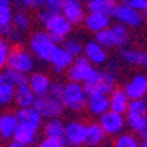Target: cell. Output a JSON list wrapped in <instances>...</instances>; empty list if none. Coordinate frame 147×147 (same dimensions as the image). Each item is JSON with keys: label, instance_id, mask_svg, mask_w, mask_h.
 Segmentation results:
<instances>
[{"label": "cell", "instance_id": "836d02e7", "mask_svg": "<svg viewBox=\"0 0 147 147\" xmlns=\"http://www.w3.org/2000/svg\"><path fill=\"white\" fill-rule=\"evenodd\" d=\"M94 40L99 43L100 46H103L105 49H110L115 47V40H113V34L110 31V28H105L99 32H96Z\"/></svg>", "mask_w": 147, "mask_h": 147}, {"label": "cell", "instance_id": "c3c4849f", "mask_svg": "<svg viewBox=\"0 0 147 147\" xmlns=\"http://www.w3.org/2000/svg\"><path fill=\"white\" fill-rule=\"evenodd\" d=\"M65 147H72V146H68V144H65Z\"/></svg>", "mask_w": 147, "mask_h": 147}, {"label": "cell", "instance_id": "d6986e66", "mask_svg": "<svg viewBox=\"0 0 147 147\" xmlns=\"http://www.w3.org/2000/svg\"><path fill=\"white\" fill-rule=\"evenodd\" d=\"M129 100L124 88H113L109 93V109L118 113H125Z\"/></svg>", "mask_w": 147, "mask_h": 147}, {"label": "cell", "instance_id": "4fadbf2b", "mask_svg": "<svg viewBox=\"0 0 147 147\" xmlns=\"http://www.w3.org/2000/svg\"><path fill=\"white\" fill-rule=\"evenodd\" d=\"M82 56L85 59H88V62H91L94 66H100L107 62V52L103 46H100L96 40L87 41L84 44L82 49Z\"/></svg>", "mask_w": 147, "mask_h": 147}, {"label": "cell", "instance_id": "4dcf8cb0", "mask_svg": "<svg viewBox=\"0 0 147 147\" xmlns=\"http://www.w3.org/2000/svg\"><path fill=\"white\" fill-rule=\"evenodd\" d=\"M115 147H140V140L129 132H121L116 136Z\"/></svg>", "mask_w": 147, "mask_h": 147}, {"label": "cell", "instance_id": "2e32d148", "mask_svg": "<svg viewBox=\"0 0 147 147\" xmlns=\"http://www.w3.org/2000/svg\"><path fill=\"white\" fill-rule=\"evenodd\" d=\"M85 107L94 116L103 115L106 110H109V94L105 93H90L87 94Z\"/></svg>", "mask_w": 147, "mask_h": 147}, {"label": "cell", "instance_id": "1f68e13d", "mask_svg": "<svg viewBox=\"0 0 147 147\" xmlns=\"http://www.w3.org/2000/svg\"><path fill=\"white\" fill-rule=\"evenodd\" d=\"M3 74L6 75V78L12 82L16 87V85H21V84H27L28 82V77H27V74H22L19 71H15V69H12V68H7L5 66L3 68Z\"/></svg>", "mask_w": 147, "mask_h": 147}, {"label": "cell", "instance_id": "ffe728a7", "mask_svg": "<svg viewBox=\"0 0 147 147\" xmlns=\"http://www.w3.org/2000/svg\"><path fill=\"white\" fill-rule=\"evenodd\" d=\"M50 78L43 72H34L28 77V85L32 90V93L38 97V96H44L49 93V87H50Z\"/></svg>", "mask_w": 147, "mask_h": 147}, {"label": "cell", "instance_id": "7402d4cb", "mask_svg": "<svg viewBox=\"0 0 147 147\" xmlns=\"http://www.w3.org/2000/svg\"><path fill=\"white\" fill-rule=\"evenodd\" d=\"M35 94L30 88L28 84H21L15 87V96H13V102L16 103L18 107H28L34 105L35 100Z\"/></svg>", "mask_w": 147, "mask_h": 147}, {"label": "cell", "instance_id": "f546056e", "mask_svg": "<svg viewBox=\"0 0 147 147\" xmlns=\"http://www.w3.org/2000/svg\"><path fill=\"white\" fill-rule=\"evenodd\" d=\"M119 56L128 65H140L141 66V59H143L141 50H136V49H122L119 52Z\"/></svg>", "mask_w": 147, "mask_h": 147}, {"label": "cell", "instance_id": "484cf974", "mask_svg": "<svg viewBox=\"0 0 147 147\" xmlns=\"http://www.w3.org/2000/svg\"><path fill=\"white\" fill-rule=\"evenodd\" d=\"M12 18L13 10L10 0H0V34H5L12 27Z\"/></svg>", "mask_w": 147, "mask_h": 147}, {"label": "cell", "instance_id": "cb8c5ba5", "mask_svg": "<svg viewBox=\"0 0 147 147\" xmlns=\"http://www.w3.org/2000/svg\"><path fill=\"white\" fill-rule=\"evenodd\" d=\"M43 132L46 137H52V138H59L63 140V134H65V124L59 118H50L46 121V124L43 125Z\"/></svg>", "mask_w": 147, "mask_h": 147}, {"label": "cell", "instance_id": "6da1fadb", "mask_svg": "<svg viewBox=\"0 0 147 147\" xmlns=\"http://www.w3.org/2000/svg\"><path fill=\"white\" fill-rule=\"evenodd\" d=\"M66 72L71 81L81 82L82 85L94 84L102 75V71L97 69L91 62H88V59H85L82 55L74 57L72 63Z\"/></svg>", "mask_w": 147, "mask_h": 147}, {"label": "cell", "instance_id": "f6af8a7d", "mask_svg": "<svg viewBox=\"0 0 147 147\" xmlns=\"http://www.w3.org/2000/svg\"><path fill=\"white\" fill-rule=\"evenodd\" d=\"M141 66H147V52H143V59H141Z\"/></svg>", "mask_w": 147, "mask_h": 147}, {"label": "cell", "instance_id": "7c38bea8", "mask_svg": "<svg viewBox=\"0 0 147 147\" xmlns=\"http://www.w3.org/2000/svg\"><path fill=\"white\" fill-rule=\"evenodd\" d=\"M72 60H74V56L66 50V49L63 46L56 44L55 50L52 52L50 57H49V63H50V66L55 72L60 74V72L68 71V68L72 63Z\"/></svg>", "mask_w": 147, "mask_h": 147}, {"label": "cell", "instance_id": "83f0119b", "mask_svg": "<svg viewBox=\"0 0 147 147\" xmlns=\"http://www.w3.org/2000/svg\"><path fill=\"white\" fill-rule=\"evenodd\" d=\"M116 6V0H87L88 12H99V13L112 15V10Z\"/></svg>", "mask_w": 147, "mask_h": 147}, {"label": "cell", "instance_id": "74e56055", "mask_svg": "<svg viewBox=\"0 0 147 147\" xmlns=\"http://www.w3.org/2000/svg\"><path fill=\"white\" fill-rule=\"evenodd\" d=\"M3 35L6 37V40H7L9 43H10V41H12V43H19V41L22 40V32H21L19 30H16L13 25H12Z\"/></svg>", "mask_w": 147, "mask_h": 147}, {"label": "cell", "instance_id": "9a60e30c", "mask_svg": "<svg viewBox=\"0 0 147 147\" xmlns=\"http://www.w3.org/2000/svg\"><path fill=\"white\" fill-rule=\"evenodd\" d=\"M129 99H144L147 96V77L143 74L134 75L124 87Z\"/></svg>", "mask_w": 147, "mask_h": 147}, {"label": "cell", "instance_id": "ba28073f", "mask_svg": "<svg viewBox=\"0 0 147 147\" xmlns=\"http://www.w3.org/2000/svg\"><path fill=\"white\" fill-rule=\"evenodd\" d=\"M110 16H112L116 22L124 24L128 28H138L144 21L143 12L136 10V9H132V7L124 5V3H116V6L112 10V15Z\"/></svg>", "mask_w": 147, "mask_h": 147}, {"label": "cell", "instance_id": "b9f144b4", "mask_svg": "<svg viewBox=\"0 0 147 147\" xmlns=\"http://www.w3.org/2000/svg\"><path fill=\"white\" fill-rule=\"evenodd\" d=\"M24 7H35L40 9L43 6V0H18Z\"/></svg>", "mask_w": 147, "mask_h": 147}, {"label": "cell", "instance_id": "681fc988", "mask_svg": "<svg viewBox=\"0 0 147 147\" xmlns=\"http://www.w3.org/2000/svg\"><path fill=\"white\" fill-rule=\"evenodd\" d=\"M146 113H147V110H146Z\"/></svg>", "mask_w": 147, "mask_h": 147}, {"label": "cell", "instance_id": "52a82bcc", "mask_svg": "<svg viewBox=\"0 0 147 147\" xmlns=\"http://www.w3.org/2000/svg\"><path fill=\"white\" fill-rule=\"evenodd\" d=\"M146 110H147V103L144 99H131L129 100L127 112L124 115H125L127 125L134 132H137L141 128L143 122L146 121V118H147Z\"/></svg>", "mask_w": 147, "mask_h": 147}, {"label": "cell", "instance_id": "603a6c76", "mask_svg": "<svg viewBox=\"0 0 147 147\" xmlns=\"http://www.w3.org/2000/svg\"><path fill=\"white\" fill-rule=\"evenodd\" d=\"M18 124L19 122H18V118H16L15 113L6 112L3 115H0V137H2L3 140L12 138Z\"/></svg>", "mask_w": 147, "mask_h": 147}, {"label": "cell", "instance_id": "60d3db41", "mask_svg": "<svg viewBox=\"0 0 147 147\" xmlns=\"http://www.w3.org/2000/svg\"><path fill=\"white\" fill-rule=\"evenodd\" d=\"M62 90H63V84H62V82L52 81V82H50V87H49V94L53 96V97H57V99H60Z\"/></svg>", "mask_w": 147, "mask_h": 147}, {"label": "cell", "instance_id": "ab89813d", "mask_svg": "<svg viewBox=\"0 0 147 147\" xmlns=\"http://www.w3.org/2000/svg\"><path fill=\"white\" fill-rule=\"evenodd\" d=\"M60 5L62 0H43V9H47L49 12H60Z\"/></svg>", "mask_w": 147, "mask_h": 147}, {"label": "cell", "instance_id": "7dc6e473", "mask_svg": "<svg viewBox=\"0 0 147 147\" xmlns=\"http://www.w3.org/2000/svg\"><path fill=\"white\" fill-rule=\"evenodd\" d=\"M143 16H144V18L147 19V6H146V9L143 10Z\"/></svg>", "mask_w": 147, "mask_h": 147}, {"label": "cell", "instance_id": "f1b7e54d", "mask_svg": "<svg viewBox=\"0 0 147 147\" xmlns=\"http://www.w3.org/2000/svg\"><path fill=\"white\" fill-rule=\"evenodd\" d=\"M110 31L113 34V40H115V47H124L129 41V31L128 27H125L124 24H113L109 27Z\"/></svg>", "mask_w": 147, "mask_h": 147}, {"label": "cell", "instance_id": "3957f363", "mask_svg": "<svg viewBox=\"0 0 147 147\" xmlns=\"http://www.w3.org/2000/svg\"><path fill=\"white\" fill-rule=\"evenodd\" d=\"M44 31L52 37L56 43L63 41L72 31V24L60 13V12H50L46 21L43 22Z\"/></svg>", "mask_w": 147, "mask_h": 147}, {"label": "cell", "instance_id": "7a4b0ae2", "mask_svg": "<svg viewBox=\"0 0 147 147\" xmlns=\"http://www.w3.org/2000/svg\"><path fill=\"white\" fill-rule=\"evenodd\" d=\"M60 102L65 109H69L72 112H80L85 107L87 102V91L84 85L77 81H68L63 84V90L60 94Z\"/></svg>", "mask_w": 147, "mask_h": 147}, {"label": "cell", "instance_id": "5b68a950", "mask_svg": "<svg viewBox=\"0 0 147 147\" xmlns=\"http://www.w3.org/2000/svg\"><path fill=\"white\" fill-rule=\"evenodd\" d=\"M34 56L30 50L24 47H12L10 53L7 56L6 66L15 71H19L22 74H30L34 69Z\"/></svg>", "mask_w": 147, "mask_h": 147}, {"label": "cell", "instance_id": "277c9868", "mask_svg": "<svg viewBox=\"0 0 147 147\" xmlns=\"http://www.w3.org/2000/svg\"><path fill=\"white\" fill-rule=\"evenodd\" d=\"M56 41L49 35L46 31H35L32 32V35L30 37L28 41V47L30 52L32 53V56L35 59H40L43 62H49L52 52L56 47Z\"/></svg>", "mask_w": 147, "mask_h": 147}, {"label": "cell", "instance_id": "44dd1931", "mask_svg": "<svg viewBox=\"0 0 147 147\" xmlns=\"http://www.w3.org/2000/svg\"><path fill=\"white\" fill-rule=\"evenodd\" d=\"M37 136H38V129L27 127V125H22V124H18L13 136H12V140H15V141H18L24 146L30 147L37 141Z\"/></svg>", "mask_w": 147, "mask_h": 147}, {"label": "cell", "instance_id": "bcb514c9", "mask_svg": "<svg viewBox=\"0 0 147 147\" xmlns=\"http://www.w3.org/2000/svg\"><path fill=\"white\" fill-rule=\"evenodd\" d=\"M140 147H147V140H140Z\"/></svg>", "mask_w": 147, "mask_h": 147}, {"label": "cell", "instance_id": "8fae6325", "mask_svg": "<svg viewBox=\"0 0 147 147\" xmlns=\"http://www.w3.org/2000/svg\"><path fill=\"white\" fill-rule=\"evenodd\" d=\"M60 13H62L72 25L82 24L85 16V7L81 3V0H62L60 5Z\"/></svg>", "mask_w": 147, "mask_h": 147}, {"label": "cell", "instance_id": "ac0fdd59", "mask_svg": "<svg viewBox=\"0 0 147 147\" xmlns=\"http://www.w3.org/2000/svg\"><path fill=\"white\" fill-rule=\"evenodd\" d=\"M82 24L88 31H93L96 34L110 27V15L99 13V12H88V13H85Z\"/></svg>", "mask_w": 147, "mask_h": 147}, {"label": "cell", "instance_id": "7bdbcfd3", "mask_svg": "<svg viewBox=\"0 0 147 147\" xmlns=\"http://www.w3.org/2000/svg\"><path fill=\"white\" fill-rule=\"evenodd\" d=\"M137 134H138L140 140H147V118H146V121L143 122L141 128L137 131Z\"/></svg>", "mask_w": 147, "mask_h": 147}, {"label": "cell", "instance_id": "e0dca14e", "mask_svg": "<svg viewBox=\"0 0 147 147\" xmlns=\"http://www.w3.org/2000/svg\"><path fill=\"white\" fill-rule=\"evenodd\" d=\"M18 122L22 125H27L31 128L38 129L43 124V116L37 112V109L34 106H28V107H18V110L15 112Z\"/></svg>", "mask_w": 147, "mask_h": 147}, {"label": "cell", "instance_id": "ee69618b", "mask_svg": "<svg viewBox=\"0 0 147 147\" xmlns=\"http://www.w3.org/2000/svg\"><path fill=\"white\" fill-rule=\"evenodd\" d=\"M6 147H27V146H24V144H21V143H18L15 140H12V141H9L6 144Z\"/></svg>", "mask_w": 147, "mask_h": 147}, {"label": "cell", "instance_id": "f35d334b", "mask_svg": "<svg viewBox=\"0 0 147 147\" xmlns=\"http://www.w3.org/2000/svg\"><path fill=\"white\" fill-rule=\"evenodd\" d=\"M119 2L132 7V9H136V10H140V12H143L147 6V0H119Z\"/></svg>", "mask_w": 147, "mask_h": 147}, {"label": "cell", "instance_id": "4316f807", "mask_svg": "<svg viewBox=\"0 0 147 147\" xmlns=\"http://www.w3.org/2000/svg\"><path fill=\"white\" fill-rule=\"evenodd\" d=\"M105 137L106 134L105 131L102 129V127L97 124H88L87 125V136H85V144H88L91 147H96V146H100L103 141H105Z\"/></svg>", "mask_w": 147, "mask_h": 147}, {"label": "cell", "instance_id": "d4e9b609", "mask_svg": "<svg viewBox=\"0 0 147 147\" xmlns=\"http://www.w3.org/2000/svg\"><path fill=\"white\" fill-rule=\"evenodd\" d=\"M15 85L12 84L3 72H0V106H7L13 102Z\"/></svg>", "mask_w": 147, "mask_h": 147}, {"label": "cell", "instance_id": "9c48e42d", "mask_svg": "<svg viewBox=\"0 0 147 147\" xmlns=\"http://www.w3.org/2000/svg\"><path fill=\"white\" fill-rule=\"evenodd\" d=\"M99 125L105 131L106 136H118L124 132L127 127V121L124 113H118L113 110H106L103 115L99 116Z\"/></svg>", "mask_w": 147, "mask_h": 147}, {"label": "cell", "instance_id": "30bf717a", "mask_svg": "<svg viewBox=\"0 0 147 147\" xmlns=\"http://www.w3.org/2000/svg\"><path fill=\"white\" fill-rule=\"evenodd\" d=\"M85 136H87V124H84L81 121H69L65 124V144L72 147H80L85 144Z\"/></svg>", "mask_w": 147, "mask_h": 147}, {"label": "cell", "instance_id": "e575fe53", "mask_svg": "<svg viewBox=\"0 0 147 147\" xmlns=\"http://www.w3.org/2000/svg\"><path fill=\"white\" fill-rule=\"evenodd\" d=\"M63 47L66 49V50L74 56V57H77V56H81L82 55V49H84V44L78 40V38H65L63 40Z\"/></svg>", "mask_w": 147, "mask_h": 147}, {"label": "cell", "instance_id": "8d00e7d4", "mask_svg": "<svg viewBox=\"0 0 147 147\" xmlns=\"http://www.w3.org/2000/svg\"><path fill=\"white\" fill-rule=\"evenodd\" d=\"M38 147H65V140H59V138H52V137H46L38 143Z\"/></svg>", "mask_w": 147, "mask_h": 147}, {"label": "cell", "instance_id": "8992f818", "mask_svg": "<svg viewBox=\"0 0 147 147\" xmlns=\"http://www.w3.org/2000/svg\"><path fill=\"white\" fill-rule=\"evenodd\" d=\"M37 112H38L43 118L46 119H50V118H59L60 115L63 113V105L60 102V99L57 97H53L50 94H44V96H38L35 97L34 100V105H32Z\"/></svg>", "mask_w": 147, "mask_h": 147}, {"label": "cell", "instance_id": "d590c367", "mask_svg": "<svg viewBox=\"0 0 147 147\" xmlns=\"http://www.w3.org/2000/svg\"><path fill=\"white\" fill-rule=\"evenodd\" d=\"M10 43L3 38V37H0V69H3L6 66V62H7V56L10 53Z\"/></svg>", "mask_w": 147, "mask_h": 147}, {"label": "cell", "instance_id": "5bb4252c", "mask_svg": "<svg viewBox=\"0 0 147 147\" xmlns=\"http://www.w3.org/2000/svg\"><path fill=\"white\" fill-rule=\"evenodd\" d=\"M115 84H116L115 74L107 71V69H105V71H102L100 78L97 80L94 84L84 85V88H85V91H87V94H90V93H105V94H109L110 91L115 88Z\"/></svg>", "mask_w": 147, "mask_h": 147}, {"label": "cell", "instance_id": "d6a6232c", "mask_svg": "<svg viewBox=\"0 0 147 147\" xmlns=\"http://www.w3.org/2000/svg\"><path fill=\"white\" fill-rule=\"evenodd\" d=\"M12 25L21 32H24L31 27V19L25 12H16V13H13V18H12Z\"/></svg>", "mask_w": 147, "mask_h": 147}]
</instances>
